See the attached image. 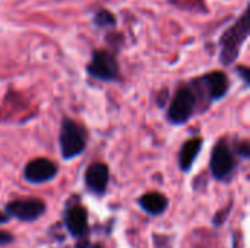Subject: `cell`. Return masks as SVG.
Returning a JSON list of instances; mask_svg holds the SVG:
<instances>
[{
	"instance_id": "12",
	"label": "cell",
	"mask_w": 250,
	"mask_h": 248,
	"mask_svg": "<svg viewBox=\"0 0 250 248\" xmlns=\"http://www.w3.org/2000/svg\"><path fill=\"white\" fill-rule=\"evenodd\" d=\"M139 206L142 210H145L151 216H160L163 215L168 208V199L158 193V191H149L139 197Z\"/></svg>"
},
{
	"instance_id": "15",
	"label": "cell",
	"mask_w": 250,
	"mask_h": 248,
	"mask_svg": "<svg viewBox=\"0 0 250 248\" xmlns=\"http://www.w3.org/2000/svg\"><path fill=\"white\" fill-rule=\"evenodd\" d=\"M234 72H236V75H237L239 77H242V82H243L245 88H249V85H250L249 67H246V66H239V67H236V69H234Z\"/></svg>"
},
{
	"instance_id": "8",
	"label": "cell",
	"mask_w": 250,
	"mask_h": 248,
	"mask_svg": "<svg viewBox=\"0 0 250 248\" xmlns=\"http://www.w3.org/2000/svg\"><path fill=\"white\" fill-rule=\"evenodd\" d=\"M59 167L47 158H35L23 168V178L31 184H44L56 178Z\"/></svg>"
},
{
	"instance_id": "1",
	"label": "cell",
	"mask_w": 250,
	"mask_h": 248,
	"mask_svg": "<svg viewBox=\"0 0 250 248\" xmlns=\"http://www.w3.org/2000/svg\"><path fill=\"white\" fill-rule=\"evenodd\" d=\"M250 34L249 6L243 10L240 18L229 26L218 39L220 47V63L223 66H231L240 56L243 45L246 44Z\"/></svg>"
},
{
	"instance_id": "3",
	"label": "cell",
	"mask_w": 250,
	"mask_h": 248,
	"mask_svg": "<svg viewBox=\"0 0 250 248\" xmlns=\"http://www.w3.org/2000/svg\"><path fill=\"white\" fill-rule=\"evenodd\" d=\"M166 107V120L174 127L186 124L196 111L201 113L199 99L190 83H180L176 88L173 98L170 99V102H167Z\"/></svg>"
},
{
	"instance_id": "17",
	"label": "cell",
	"mask_w": 250,
	"mask_h": 248,
	"mask_svg": "<svg viewBox=\"0 0 250 248\" xmlns=\"http://www.w3.org/2000/svg\"><path fill=\"white\" fill-rule=\"evenodd\" d=\"M168 92L167 91H163V92H160V95H157V102L160 104V107L161 108H164L166 105H167V102H168Z\"/></svg>"
},
{
	"instance_id": "6",
	"label": "cell",
	"mask_w": 250,
	"mask_h": 248,
	"mask_svg": "<svg viewBox=\"0 0 250 248\" xmlns=\"http://www.w3.org/2000/svg\"><path fill=\"white\" fill-rule=\"evenodd\" d=\"M89 77L111 83L120 82V66L116 56L107 50H94L91 61L85 67Z\"/></svg>"
},
{
	"instance_id": "14",
	"label": "cell",
	"mask_w": 250,
	"mask_h": 248,
	"mask_svg": "<svg viewBox=\"0 0 250 248\" xmlns=\"http://www.w3.org/2000/svg\"><path fill=\"white\" fill-rule=\"evenodd\" d=\"M233 151L234 153L237 155L239 159H243V161H248L250 158V145L249 140L243 139V140H239V142H234L233 145Z\"/></svg>"
},
{
	"instance_id": "13",
	"label": "cell",
	"mask_w": 250,
	"mask_h": 248,
	"mask_svg": "<svg viewBox=\"0 0 250 248\" xmlns=\"http://www.w3.org/2000/svg\"><path fill=\"white\" fill-rule=\"evenodd\" d=\"M92 23L97 28L110 29V28H114L117 25V18L114 16L113 12H110L107 9H98L92 16Z\"/></svg>"
},
{
	"instance_id": "5",
	"label": "cell",
	"mask_w": 250,
	"mask_h": 248,
	"mask_svg": "<svg viewBox=\"0 0 250 248\" xmlns=\"http://www.w3.org/2000/svg\"><path fill=\"white\" fill-rule=\"evenodd\" d=\"M237 168V155L227 137L218 140L209 158V171L217 181H229Z\"/></svg>"
},
{
	"instance_id": "19",
	"label": "cell",
	"mask_w": 250,
	"mask_h": 248,
	"mask_svg": "<svg viewBox=\"0 0 250 248\" xmlns=\"http://www.w3.org/2000/svg\"><path fill=\"white\" fill-rule=\"evenodd\" d=\"M6 222H9V216H7L6 213H1V212H0V225H1V224H6Z\"/></svg>"
},
{
	"instance_id": "11",
	"label": "cell",
	"mask_w": 250,
	"mask_h": 248,
	"mask_svg": "<svg viewBox=\"0 0 250 248\" xmlns=\"http://www.w3.org/2000/svg\"><path fill=\"white\" fill-rule=\"evenodd\" d=\"M204 146V140L201 137H192L188 139L183 146L179 151V168L183 172H189L193 167V164L196 162L201 151Z\"/></svg>"
},
{
	"instance_id": "9",
	"label": "cell",
	"mask_w": 250,
	"mask_h": 248,
	"mask_svg": "<svg viewBox=\"0 0 250 248\" xmlns=\"http://www.w3.org/2000/svg\"><path fill=\"white\" fill-rule=\"evenodd\" d=\"M85 186L86 189L95 194V196H104L108 187V181H110V170L105 164L103 162H94L91 164L86 171H85V177H83Z\"/></svg>"
},
{
	"instance_id": "2",
	"label": "cell",
	"mask_w": 250,
	"mask_h": 248,
	"mask_svg": "<svg viewBox=\"0 0 250 248\" xmlns=\"http://www.w3.org/2000/svg\"><path fill=\"white\" fill-rule=\"evenodd\" d=\"M199 99L201 113L209 105L224 99L230 91V80L224 72L212 70L189 82Z\"/></svg>"
},
{
	"instance_id": "10",
	"label": "cell",
	"mask_w": 250,
	"mask_h": 248,
	"mask_svg": "<svg viewBox=\"0 0 250 248\" xmlns=\"http://www.w3.org/2000/svg\"><path fill=\"white\" fill-rule=\"evenodd\" d=\"M64 225L75 238H83L88 234V212L79 205H67L64 210Z\"/></svg>"
},
{
	"instance_id": "7",
	"label": "cell",
	"mask_w": 250,
	"mask_h": 248,
	"mask_svg": "<svg viewBox=\"0 0 250 248\" xmlns=\"http://www.w3.org/2000/svg\"><path fill=\"white\" fill-rule=\"evenodd\" d=\"M45 213V203L41 199H16L6 205V215L22 222H34Z\"/></svg>"
},
{
	"instance_id": "16",
	"label": "cell",
	"mask_w": 250,
	"mask_h": 248,
	"mask_svg": "<svg viewBox=\"0 0 250 248\" xmlns=\"http://www.w3.org/2000/svg\"><path fill=\"white\" fill-rule=\"evenodd\" d=\"M13 241H15V238L12 234L0 231V246H7V244H12Z\"/></svg>"
},
{
	"instance_id": "4",
	"label": "cell",
	"mask_w": 250,
	"mask_h": 248,
	"mask_svg": "<svg viewBox=\"0 0 250 248\" xmlns=\"http://www.w3.org/2000/svg\"><path fill=\"white\" fill-rule=\"evenodd\" d=\"M86 130L75 120L63 117L60 121L59 132V148L60 155L64 161H72L81 156L88 145Z\"/></svg>"
},
{
	"instance_id": "18",
	"label": "cell",
	"mask_w": 250,
	"mask_h": 248,
	"mask_svg": "<svg viewBox=\"0 0 250 248\" xmlns=\"http://www.w3.org/2000/svg\"><path fill=\"white\" fill-rule=\"evenodd\" d=\"M229 213V210L227 209H224L223 212H220V213H217L215 216H214V224L215 225H221L224 221H226V215Z\"/></svg>"
}]
</instances>
